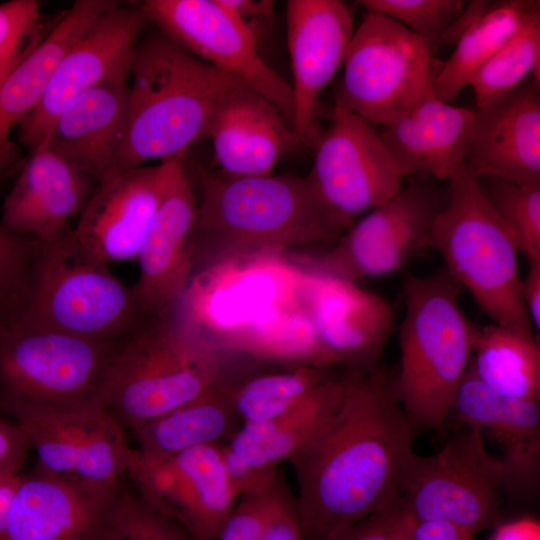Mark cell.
Instances as JSON below:
<instances>
[{
    "label": "cell",
    "instance_id": "obj_1",
    "mask_svg": "<svg viewBox=\"0 0 540 540\" xmlns=\"http://www.w3.org/2000/svg\"><path fill=\"white\" fill-rule=\"evenodd\" d=\"M414 430L396 397L394 373L378 366L353 374L332 419L288 459L303 539L325 540L393 502Z\"/></svg>",
    "mask_w": 540,
    "mask_h": 540
},
{
    "label": "cell",
    "instance_id": "obj_2",
    "mask_svg": "<svg viewBox=\"0 0 540 540\" xmlns=\"http://www.w3.org/2000/svg\"><path fill=\"white\" fill-rule=\"evenodd\" d=\"M193 274L237 259L335 242L354 222L335 213L307 176H233L199 167Z\"/></svg>",
    "mask_w": 540,
    "mask_h": 540
},
{
    "label": "cell",
    "instance_id": "obj_3",
    "mask_svg": "<svg viewBox=\"0 0 540 540\" xmlns=\"http://www.w3.org/2000/svg\"><path fill=\"white\" fill-rule=\"evenodd\" d=\"M153 28L142 34L134 51L116 173L152 160L183 157L192 144L207 137L216 108L243 83Z\"/></svg>",
    "mask_w": 540,
    "mask_h": 540
},
{
    "label": "cell",
    "instance_id": "obj_4",
    "mask_svg": "<svg viewBox=\"0 0 540 540\" xmlns=\"http://www.w3.org/2000/svg\"><path fill=\"white\" fill-rule=\"evenodd\" d=\"M227 352L178 305L144 316L118 341L100 400L130 431L200 396L222 379Z\"/></svg>",
    "mask_w": 540,
    "mask_h": 540
},
{
    "label": "cell",
    "instance_id": "obj_5",
    "mask_svg": "<svg viewBox=\"0 0 540 540\" xmlns=\"http://www.w3.org/2000/svg\"><path fill=\"white\" fill-rule=\"evenodd\" d=\"M462 290L445 269L404 281L394 390L415 427L445 423L469 366L479 326L460 306Z\"/></svg>",
    "mask_w": 540,
    "mask_h": 540
},
{
    "label": "cell",
    "instance_id": "obj_6",
    "mask_svg": "<svg viewBox=\"0 0 540 540\" xmlns=\"http://www.w3.org/2000/svg\"><path fill=\"white\" fill-rule=\"evenodd\" d=\"M448 181L428 248L439 253L446 272L494 324L533 334L521 296L520 251L513 233L464 167Z\"/></svg>",
    "mask_w": 540,
    "mask_h": 540
},
{
    "label": "cell",
    "instance_id": "obj_7",
    "mask_svg": "<svg viewBox=\"0 0 540 540\" xmlns=\"http://www.w3.org/2000/svg\"><path fill=\"white\" fill-rule=\"evenodd\" d=\"M144 316L132 287L89 252L70 227L55 238L37 241L27 300L8 320L110 342L128 335Z\"/></svg>",
    "mask_w": 540,
    "mask_h": 540
},
{
    "label": "cell",
    "instance_id": "obj_8",
    "mask_svg": "<svg viewBox=\"0 0 540 540\" xmlns=\"http://www.w3.org/2000/svg\"><path fill=\"white\" fill-rule=\"evenodd\" d=\"M119 340L91 341L0 320V412L11 416L101 401Z\"/></svg>",
    "mask_w": 540,
    "mask_h": 540
},
{
    "label": "cell",
    "instance_id": "obj_9",
    "mask_svg": "<svg viewBox=\"0 0 540 540\" xmlns=\"http://www.w3.org/2000/svg\"><path fill=\"white\" fill-rule=\"evenodd\" d=\"M343 64L335 105L385 126L434 95L442 63L434 58V49L404 25L367 13L354 30Z\"/></svg>",
    "mask_w": 540,
    "mask_h": 540
},
{
    "label": "cell",
    "instance_id": "obj_10",
    "mask_svg": "<svg viewBox=\"0 0 540 540\" xmlns=\"http://www.w3.org/2000/svg\"><path fill=\"white\" fill-rule=\"evenodd\" d=\"M466 426L433 455L411 453L399 499L415 519L448 520L475 536L502 522L504 468L486 449L482 431Z\"/></svg>",
    "mask_w": 540,
    "mask_h": 540
},
{
    "label": "cell",
    "instance_id": "obj_11",
    "mask_svg": "<svg viewBox=\"0 0 540 540\" xmlns=\"http://www.w3.org/2000/svg\"><path fill=\"white\" fill-rule=\"evenodd\" d=\"M37 456L36 470L96 490L122 485L135 454L124 429L93 400L10 416Z\"/></svg>",
    "mask_w": 540,
    "mask_h": 540
},
{
    "label": "cell",
    "instance_id": "obj_12",
    "mask_svg": "<svg viewBox=\"0 0 540 540\" xmlns=\"http://www.w3.org/2000/svg\"><path fill=\"white\" fill-rule=\"evenodd\" d=\"M422 175L353 223L331 249L298 263L356 283L403 267L428 248L432 224L446 199L431 176Z\"/></svg>",
    "mask_w": 540,
    "mask_h": 540
},
{
    "label": "cell",
    "instance_id": "obj_13",
    "mask_svg": "<svg viewBox=\"0 0 540 540\" xmlns=\"http://www.w3.org/2000/svg\"><path fill=\"white\" fill-rule=\"evenodd\" d=\"M139 6L149 23L192 55L264 96L291 126L290 84L263 60L254 32L221 0H146Z\"/></svg>",
    "mask_w": 540,
    "mask_h": 540
},
{
    "label": "cell",
    "instance_id": "obj_14",
    "mask_svg": "<svg viewBox=\"0 0 540 540\" xmlns=\"http://www.w3.org/2000/svg\"><path fill=\"white\" fill-rule=\"evenodd\" d=\"M148 24L139 4L118 2L99 15L57 63L40 102L17 128L18 141L33 152L75 98L104 83L127 82Z\"/></svg>",
    "mask_w": 540,
    "mask_h": 540
},
{
    "label": "cell",
    "instance_id": "obj_15",
    "mask_svg": "<svg viewBox=\"0 0 540 540\" xmlns=\"http://www.w3.org/2000/svg\"><path fill=\"white\" fill-rule=\"evenodd\" d=\"M330 116L307 177L335 213L354 222L394 197L404 176L369 122L338 105Z\"/></svg>",
    "mask_w": 540,
    "mask_h": 540
},
{
    "label": "cell",
    "instance_id": "obj_16",
    "mask_svg": "<svg viewBox=\"0 0 540 540\" xmlns=\"http://www.w3.org/2000/svg\"><path fill=\"white\" fill-rule=\"evenodd\" d=\"M222 447H193L155 465L141 462L135 449L127 476L149 505L177 523L192 540H217L238 498Z\"/></svg>",
    "mask_w": 540,
    "mask_h": 540
},
{
    "label": "cell",
    "instance_id": "obj_17",
    "mask_svg": "<svg viewBox=\"0 0 540 540\" xmlns=\"http://www.w3.org/2000/svg\"><path fill=\"white\" fill-rule=\"evenodd\" d=\"M300 267L299 301L334 364L356 375L376 369L395 325L391 304L356 282Z\"/></svg>",
    "mask_w": 540,
    "mask_h": 540
},
{
    "label": "cell",
    "instance_id": "obj_18",
    "mask_svg": "<svg viewBox=\"0 0 540 540\" xmlns=\"http://www.w3.org/2000/svg\"><path fill=\"white\" fill-rule=\"evenodd\" d=\"M286 29L293 79L291 126L301 145L312 149L322 132L319 99L344 62L353 18L339 0H289Z\"/></svg>",
    "mask_w": 540,
    "mask_h": 540
},
{
    "label": "cell",
    "instance_id": "obj_19",
    "mask_svg": "<svg viewBox=\"0 0 540 540\" xmlns=\"http://www.w3.org/2000/svg\"><path fill=\"white\" fill-rule=\"evenodd\" d=\"M179 158L98 182L73 228L77 240L107 264L137 258Z\"/></svg>",
    "mask_w": 540,
    "mask_h": 540
},
{
    "label": "cell",
    "instance_id": "obj_20",
    "mask_svg": "<svg viewBox=\"0 0 540 540\" xmlns=\"http://www.w3.org/2000/svg\"><path fill=\"white\" fill-rule=\"evenodd\" d=\"M182 159L173 165L137 256L140 274L132 290L141 313L146 316L175 309L193 273L197 203Z\"/></svg>",
    "mask_w": 540,
    "mask_h": 540
},
{
    "label": "cell",
    "instance_id": "obj_21",
    "mask_svg": "<svg viewBox=\"0 0 540 540\" xmlns=\"http://www.w3.org/2000/svg\"><path fill=\"white\" fill-rule=\"evenodd\" d=\"M462 167L475 178L540 186V95L533 79L475 110Z\"/></svg>",
    "mask_w": 540,
    "mask_h": 540
},
{
    "label": "cell",
    "instance_id": "obj_22",
    "mask_svg": "<svg viewBox=\"0 0 540 540\" xmlns=\"http://www.w3.org/2000/svg\"><path fill=\"white\" fill-rule=\"evenodd\" d=\"M449 415L487 430L502 450L503 490L510 498L530 500L540 482V402L500 396L474 374L470 363Z\"/></svg>",
    "mask_w": 540,
    "mask_h": 540
},
{
    "label": "cell",
    "instance_id": "obj_23",
    "mask_svg": "<svg viewBox=\"0 0 540 540\" xmlns=\"http://www.w3.org/2000/svg\"><path fill=\"white\" fill-rule=\"evenodd\" d=\"M346 372L323 393L275 418L243 423L223 446L226 471L237 497L278 472V465L310 441L332 419L349 387Z\"/></svg>",
    "mask_w": 540,
    "mask_h": 540
},
{
    "label": "cell",
    "instance_id": "obj_24",
    "mask_svg": "<svg viewBox=\"0 0 540 540\" xmlns=\"http://www.w3.org/2000/svg\"><path fill=\"white\" fill-rule=\"evenodd\" d=\"M121 487L96 490L38 470L22 474L6 540H100Z\"/></svg>",
    "mask_w": 540,
    "mask_h": 540
},
{
    "label": "cell",
    "instance_id": "obj_25",
    "mask_svg": "<svg viewBox=\"0 0 540 540\" xmlns=\"http://www.w3.org/2000/svg\"><path fill=\"white\" fill-rule=\"evenodd\" d=\"M207 137L220 171L233 176L269 175L285 154L301 145L281 111L243 83L220 102Z\"/></svg>",
    "mask_w": 540,
    "mask_h": 540
},
{
    "label": "cell",
    "instance_id": "obj_26",
    "mask_svg": "<svg viewBox=\"0 0 540 540\" xmlns=\"http://www.w3.org/2000/svg\"><path fill=\"white\" fill-rule=\"evenodd\" d=\"M97 182L41 144L6 195L1 224L10 232L47 241L70 228Z\"/></svg>",
    "mask_w": 540,
    "mask_h": 540
},
{
    "label": "cell",
    "instance_id": "obj_27",
    "mask_svg": "<svg viewBox=\"0 0 540 540\" xmlns=\"http://www.w3.org/2000/svg\"><path fill=\"white\" fill-rule=\"evenodd\" d=\"M128 89V82H108L84 92L60 112L42 144L97 183L115 174Z\"/></svg>",
    "mask_w": 540,
    "mask_h": 540
},
{
    "label": "cell",
    "instance_id": "obj_28",
    "mask_svg": "<svg viewBox=\"0 0 540 540\" xmlns=\"http://www.w3.org/2000/svg\"><path fill=\"white\" fill-rule=\"evenodd\" d=\"M115 0H77L39 45L0 81V183L15 168L18 149L11 132L40 102L64 53Z\"/></svg>",
    "mask_w": 540,
    "mask_h": 540
},
{
    "label": "cell",
    "instance_id": "obj_29",
    "mask_svg": "<svg viewBox=\"0 0 540 540\" xmlns=\"http://www.w3.org/2000/svg\"><path fill=\"white\" fill-rule=\"evenodd\" d=\"M474 114L433 95L379 134L403 176L449 179L463 166Z\"/></svg>",
    "mask_w": 540,
    "mask_h": 540
},
{
    "label": "cell",
    "instance_id": "obj_30",
    "mask_svg": "<svg viewBox=\"0 0 540 540\" xmlns=\"http://www.w3.org/2000/svg\"><path fill=\"white\" fill-rule=\"evenodd\" d=\"M242 424L231 388L221 379L200 396L131 431L141 462L155 465L193 447L228 443Z\"/></svg>",
    "mask_w": 540,
    "mask_h": 540
},
{
    "label": "cell",
    "instance_id": "obj_31",
    "mask_svg": "<svg viewBox=\"0 0 540 540\" xmlns=\"http://www.w3.org/2000/svg\"><path fill=\"white\" fill-rule=\"evenodd\" d=\"M213 335L227 352L293 366L335 365L299 300L270 306Z\"/></svg>",
    "mask_w": 540,
    "mask_h": 540
},
{
    "label": "cell",
    "instance_id": "obj_32",
    "mask_svg": "<svg viewBox=\"0 0 540 540\" xmlns=\"http://www.w3.org/2000/svg\"><path fill=\"white\" fill-rule=\"evenodd\" d=\"M537 9L538 0L482 1L476 16L455 42L453 53L441 64L433 83L434 96L445 102L453 100Z\"/></svg>",
    "mask_w": 540,
    "mask_h": 540
},
{
    "label": "cell",
    "instance_id": "obj_33",
    "mask_svg": "<svg viewBox=\"0 0 540 540\" xmlns=\"http://www.w3.org/2000/svg\"><path fill=\"white\" fill-rule=\"evenodd\" d=\"M470 366L492 392L540 402V346L534 334L494 323L479 327Z\"/></svg>",
    "mask_w": 540,
    "mask_h": 540
},
{
    "label": "cell",
    "instance_id": "obj_34",
    "mask_svg": "<svg viewBox=\"0 0 540 540\" xmlns=\"http://www.w3.org/2000/svg\"><path fill=\"white\" fill-rule=\"evenodd\" d=\"M342 376L333 374L330 367L293 366L230 386L231 396L243 423L265 421L323 393Z\"/></svg>",
    "mask_w": 540,
    "mask_h": 540
},
{
    "label": "cell",
    "instance_id": "obj_35",
    "mask_svg": "<svg viewBox=\"0 0 540 540\" xmlns=\"http://www.w3.org/2000/svg\"><path fill=\"white\" fill-rule=\"evenodd\" d=\"M530 73L540 86V9L470 79L477 109L511 93Z\"/></svg>",
    "mask_w": 540,
    "mask_h": 540
},
{
    "label": "cell",
    "instance_id": "obj_36",
    "mask_svg": "<svg viewBox=\"0 0 540 540\" xmlns=\"http://www.w3.org/2000/svg\"><path fill=\"white\" fill-rule=\"evenodd\" d=\"M478 185L502 221L513 233L528 262L540 261V186H523L484 175Z\"/></svg>",
    "mask_w": 540,
    "mask_h": 540
},
{
    "label": "cell",
    "instance_id": "obj_37",
    "mask_svg": "<svg viewBox=\"0 0 540 540\" xmlns=\"http://www.w3.org/2000/svg\"><path fill=\"white\" fill-rule=\"evenodd\" d=\"M100 540H192L174 521L122 485Z\"/></svg>",
    "mask_w": 540,
    "mask_h": 540
},
{
    "label": "cell",
    "instance_id": "obj_38",
    "mask_svg": "<svg viewBox=\"0 0 540 540\" xmlns=\"http://www.w3.org/2000/svg\"><path fill=\"white\" fill-rule=\"evenodd\" d=\"M291 495L284 478L277 472L237 498L217 540H263L270 524Z\"/></svg>",
    "mask_w": 540,
    "mask_h": 540
},
{
    "label": "cell",
    "instance_id": "obj_39",
    "mask_svg": "<svg viewBox=\"0 0 540 540\" xmlns=\"http://www.w3.org/2000/svg\"><path fill=\"white\" fill-rule=\"evenodd\" d=\"M359 4L367 13L404 25L433 49L467 5L462 0H362Z\"/></svg>",
    "mask_w": 540,
    "mask_h": 540
},
{
    "label": "cell",
    "instance_id": "obj_40",
    "mask_svg": "<svg viewBox=\"0 0 540 540\" xmlns=\"http://www.w3.org/2000/svg\"><path fill=\"white\" fill-rule=\"evenodd\" d=\"M41 2L10 0L0 3V81L43 40Z\"/></svg>",
    "mask_w": 540,
    "mask_h": 540
},
{
    "label": "cell",
    "instance_id": "obj_41",
    "mask_svg": "<svg viewBox=\"0 0 540 540\" xmlns=\"http://www.w3.org/2000/svg\"><path fill=\"white\" fill-rule=\"evenodd\" d=\"M37 240L8 231L0 222V312L13 318L24 306Z\"/></svg>",
    "mask_w": 540,
    "mask_h": 540
},
{
    "label": "cell",
    "instance_id": "obj_42",
    "mask_svg": "<svg viewBox=\"0 0 540 540\" xmlns=\"http://www.w3.org/2000/svg\"><path fill=\"white\" fill-rule=\"evenodd\" d=\"M395 540H473L459 525L444 519L419 520L403 508L400 499L395 502L393 513Z\"/></svg>",
    "mask_w": 540,
    "mask_h": 540
},
{
    "label": "cell",
    "instance_id": "obj_43",
    "mask_svg": "<svg viewBox=\"0 0 540 540\" xmlns=\"http://www.w3.org/2000/svg\"><path fill=\"white\" fill-rule=\"evenodd\" d=\"M395 500L369 516L336 530L325 540H395L393 535Z\"/></svg>",
    "mask_w": 540,
    "mask_h": 540
},
{
    "label": "cell",
    "instance_id": "obj_44",
    "mask_svg": "<svg viewBox=\"0 0 540 540\" xmlns=\"http://www.w3.org/2000/svg\"><path fill=\"white\" fill-rule=\"evenodd\" d=\"M30 450L22 428L12 418L0 416V472L20 473Z\"/></svg>",
    "mask_w": 540,
    "mask_h": 540
},
{
    "label": "cell",
    "instance_id": "obj_45",
    "mask_svg": "<svg viewBox=\"0 0 540 540\" xmlns=\"http://www.w3.org/2000/svg\"><path fill=\"white\" fill-rule=\"evenodd\" d=\"M263 540H304L295 511L293 494L270 524Z\"/></svg>",
    "mask_w": 540,
    "mask_h": 540
},
{
    "label": "cell",
    "instance_id": "obj_46",
    "mask_svg": "<svg viewBox=\"0 0 540 540\" xmlns=\"http://www.w3.org/2000/svg\"><path fill=\"white\" fill-rule=\"evenodd\" d=\"M521 296L534 329L540 328V261L528 262L526 276L521 279Z\"/></svg>",
    "mask_w": 540,
    "mask_h": 540
},
{
    "label": "cell",
    "instance_id": "obj_47",
    "mask_svg": "<svg viewBox=\"0 0 540 540\" xmlns=\"http://www.w3.org/2000/svg\"><path fill=\"white\" fill-rule=\"evenodd\" d=\"M221 2L251 30L252 20L271 19L274 12V2L269 0H221Z\"/></svg>",
    "mask_w": 540,
    "mask_h": 540
},
{
    "label": "cell",
    "instance_id": "obj_48",
    "mask_svg": "<svg viewBox=\"0 0 540 540\" xmlns=\"http://www.w3.org/2000/svg\"><path fill=\"white\" fill-rule=\"evenodd\" d=\"M491 540H540V526L530 518L500 524Z\"/></svg>",
    "mask_w": 540,
    "mask_h": 540
},
{
    "label": "cell",
    "instance_id": "obj_49",
    "mask_svg": "<svg viewBox=\"0 0 540 540\" xmlns=\"http://www.w3.org/2000/svg\"><path fill=\"white\" fill-rule=\"evenodd\" d=\"M21 478L22 473L14 474L0 484V540H6L11 505Z\"/></svg>",
    "mask_w": 540,
    "mask_h": 540
},
{
    "label": "cell",
    "instance_id": "obj_50",
    "mask_svg": "<svg viewBox=\"0 0 540 540\" xmlns=\"http://www.w3.org/2000/svg\"><path fill=\"white\" fill-rule=\"evenodd\" d=\"M12 475H14V474H8V473L0 472V484L2 482H4L8 477H10Z\"/></svg>",
    "mask_w": 540,
    "mask_h": 540
},
{
    "label": "cell",
    "instance_id": "obj_51",
    "mask_svg": "<svg viewBox=\"0 0 540 540\" xmlns=\"http://www.w3.org/2000/svg\"><path fill=\"white\" fill-rule=\"evenodd\" d=\"M5 319L4 316L0 312V320Z\"/></svg>",
    "mask_w": 540,
    "mask_h": 540
}]
</instances>
